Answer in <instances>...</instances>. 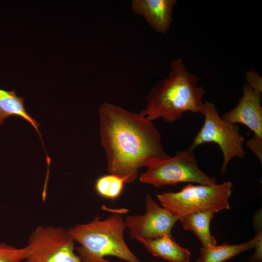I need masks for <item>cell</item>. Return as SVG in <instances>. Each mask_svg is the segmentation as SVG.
Returning a JSON list of instances; mask_svg holds the SVG:
<instances>
[{"mask_svg":"<svg viewBox=\"0 0 262 262\" xmlns=\"http://www.w3.org/2000/svg\"><path fill=\"white\" fill-rule=\"evenodd\" d=\"M98 115L110 174L132 182L139 168L169 157L158 130L143 115L106 102L100 106Z\"/></svg>","mask_w":262,"mask_h":262,"instance_id":"obj_1","label":"cell"},{"mask_svg":"<svg viewBox=\"0 0 262 262\" xmlns=\"http://www.w3.org/2000/svg\"><path fill=\"white\" fill-rule=\"evenodd\" d=\"M168 77L160 81L147 96V109L140 113L151 121L162 118L173 123L186 112L202 113L205 91L198 77L189 72L181 59L172 60Z\"/></svg>","mask_w":262,"mask_h":262,"instance_id":"obj_2","label":"cell"},{"mask_svg":"<svg viewBox=\"0 0 262 262\" xmlns=\"http://www.w3.org/2000/svg\"><path fill=\"white\" fill-rule=\"evenodd\" d=\"M125 221L116 213L104 220L96 217L89 223L67 229L80 246L75 248L82 262H110L104 257H116L128 262H140L124 239Z\"/></svg>","mask_w":262,"mask_h":262,"instance_id":"obj_3","label":"cell"},{"mask_svg":"<svg viewBox=\"0 0 262 262\" xmlns=\"http://www.w3.org/2000/svg\"><path fill=\"white\" fill-rule=\"evenodd\" d=\"M232 187L229 181L212 185L188 184L179 192H164L157 197L163 207L180 217L205 210L218 213L230 209L229 198Z\"/></svg>","mask_w":262,"mask_h":262,"instance_id":"obj_4","label":"cell"},{"mask_svg":"<svg viewBox=\"0 0 262 262\" xmlns=\"http://www.w3.org/2000/svg\"><path fill=\"white\" fill-rule=\"evenodd\" d=\"M204 115L202 127L194 138L189 147L195 150L198 146L214 143L220 147L223 155L220 175H223L230 161L234 158L243 159L246 152L243 148L244 136L237 124L229 123L219 115L212 102L204 103L202 113Z\"/></svg>","mask_w":262,"mask_h":262,"instance_id":"obj_5","label":"cell"},{"mask_svg":"<svg viewBox=\"0 0 262 262\" xmlns=\"http://www.w3.org/2000/svg\"><path fill=\"white\" fill-rule=\"evenodd\" d=\"M194 152L189 147L178 151L173 157L169 156L152 163L140 175V180L157 188L181 182L210 185L216 184V178L208 176L198 167Z\"/></svg>","mask_w":262,"mask_h":262,"instance_id":"obj_6","label":"cell"},{"mask_svg":"<svg viewBox=\"0 0 262 262\" xmlns=\"http://www.w3.org/2000/svg\"><path fill=\"white\" fill-rule=\"evenodd\" d=\"M23 262H82L75 253L74 241L67 229L39 226L30 234Z\"/></svg>","mask_w":262,"mask_h":262,"instance_id":"obj_7","label":"cell"},{"mask_svg":"<svg viewBox=\"0 0 262 262\" xmlns=\"http://www.w3.org/2000/svg\"><path fill=\"white\" fill-rule=\"evenodd\" d=\"M146 211L142 215L128 216L125 221L130 237L137 239H154L172 236V229L180 216L159 206L149 195L146 197Z\"/></svg>","mask_w":262,"mask_h":262,"instance_id":"obj_8","label":"cell"},{"mask_svg":"<svg viewBox=\"0 0 262 262\" xmlns=\"http://www.w3.org/2000/svg\"><path fill=\"white\" fill-rule=\"evenodd\" d=\"M262 93L245 84L238 104L231 110L224 113L221 117L229 123L245 125L253 132V138L260 142H262Z\"/></svg>","mask_w":262,"mask_h":262,"instance_id":"obj_9","label":"cell"},{"mask_svg":"<svg viewBox=\"0 0 262 262\" xmlns=\"http://www.w3.org/2000/svg\"><path fill=\"white\" fill-rule=\"evenodd\" d=\"M176 0H133L131 8L136 15L144 17L157 32L166 33L172 21V11Z\"/></svg>","mask_w":262,"mask_h":262,"instance_id":"obj_10","label":"cell"},{"mask_svg":"<svg viewBox=\"0 0 262 262\" xmlns=\"http://www.w3.org/2000/svg\"><path fill=\"white\" fill-rule=\"evenodd\" d=\"M154 257L168 262H190L191 253L181 247L172 236H164L154 239H136Z\"/></svg>","mask_w":262,"mask_h":262,"instance_id":"obj_11","label":"cell"},{"mask_svg":"<svg viewBox=\"0 0 262 262\" xmlns=\"http://www.w3.org/2000/svg\"><path fill=\"white\" fill-rule=\"evenodd\" d=\"M215 213L212 210H202L184 215L179 220L185 230L195 233L203 246H211L217 244L210 231V223Z\"/></svg>","mask_w":262,"mask_h":262,"instance_id":"obj_12","label":"cell"},{"mask_svg":"<svg viewBox=\"0 0 262 262\" xmlns=\"http://www.w3.org/2000/svg\"><path fill=\"white\" fill-rule=\"evenodd\" d=\"M24 98L18 97L15 90L7 91L0 88V125L4 120L11 116H18L28 122L38 133L42 141L40 125L27 112L24 104Z\"/></svg>","mask_w":262,"mask_h":262,"instance_id":"obj_13","label":"cell"},{"mask_svg":"<svg viewBox=\"0 0 262 262\" xmlns=\"http://www.w3.org/2000/svg\"><path fill=\"white\" fill-rule=\"evenodd\" d=\"M256 241L255 236L249 241L239 244L224 243L208 247L202 246L199 250L200 256L196 262H225L242 252L254 248Z\"/></svg>","mask_w":262,"mask_h":262,"instance_id":"obj_14","label":"cell"},{"mask_svg":"<svg viewBox=\"0 0 262 262\" xmlns=\"http://www.w3.org/2000/svg\"><path fill=\"white\" fill-rule=\"evenodd\" d=\"M125 181L122 178L112 174L98 178L95 184V190L100 196L114 200L121 194Z\"/></svg>","mask_w":262,"mask_h":262,"instance_id":"obj_15","label":"cell"},{"mask_svg":"<svg viewBox=\"0 0 262 262\" xmlns=\"http://www.w3.org/2000/svg\"><path fill=\"white\" fill-rule=\"evenodd\" d=\"M26 255V247L17 248L0 243V262H23Z\"/></svg>","mask_w":262,"mask_h":262,"instance_id":"obj_16","label":"cell"},{"mask_svg":"<svg viewBox=\"0 0 262 262\" xmlns=\"http://www.w3.org/2000/svg\"><path fill=\"white\" fill-rule=\"evenodd\" d=\"M254 225L257 234L254 253L248 257L249 262H262V212L259 210L254 217Z\"/></svg>","mask_w":262,"mask_h":262,"instance_id":"obj_17","label":"cell"},{"mask_svg":"<svg viewBox=\"0 0 262 262\" xmlns=\"http://www.w3.org/2000/svg\"><path fill=\"white\" fill-rule=\"evenodd\" d=\"M247 84L253 90L262 93V77L255 70H250L246 73Z\"/></svg>","mask_w":262,"mask_h":262,"instance_id":"obj_18","label":"cell"},{"mask_svg":"<svg viewBox=\"0 0 262 262\" xmlns=\"http://www.w3.org/2000/svg\"><path fill=\"white\" fill-rule=\"evenodd\" d=\"M246 146L262 162V142H260L254 138H252L247 141Z\"/></svg>","mask_w":262,"mask_h":262,"instance_id":"obj_19","label":"cell"}]
</instances>
